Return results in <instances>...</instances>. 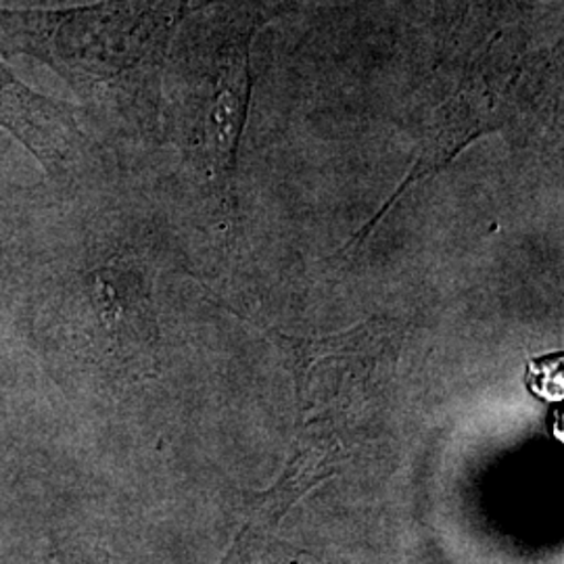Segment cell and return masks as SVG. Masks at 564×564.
Segmentation results:
<instances>
[{
	"instance_id": "obj_1",
	"label": "cell",
	"mask_w": 564,
	"mask_h": 564,
	"mask_svg": "<svg viewBox=\"0 0 564 564\" xmlns=\"http://www.w3.org/2000/svg\"><path fill=\"white\" fill-rule=\"evenodd\" d=\"M0 128H4L48 170L67 158L76 134L69 107L30 90L0 61Z\"/></svg>"
}]
</instances>
